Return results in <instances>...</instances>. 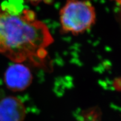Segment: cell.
I'll return each instance as SVG.
<instances>
[{
  "instance_id": "cell-2",
  "label": "cell",
  "mask_w": 121,
  "mask_h": 121,
  "mask_svg": "<svg viewBox=\"0 0 121 121\" xmlns=\"http://www.w3.org/2000/svg\"><path fill=\"white\" fill-rule=\"evenodd\" d=\"M59 15L61 31L66 34H82L96 21L95 9L90 0H67Z\"/></svg>"
},
{
  "instance_id": "cell-6",
  "label": "cell",
  "mask_w": 121,
  "mask_h": 121,
  "mask_svg": "<svg viewBox=\"0 0 121 121\" xmlns=\"http://www.w3.org/2000/svg\"><path fill=\"white\" fill-rule=\"evenodd\" d=\"M27 1H29V2L32 4H34V5H37L40 4V3L44 2L45 3V4H49L52 1V0H27Z\"/></svg>"
},
{
  "instance_id": "cell-4",
  "label": "cell",
  "mask_w": 121,
  "mask_h": 121,
  "mask_svg": "<svg viewBox=\"0 0 121 121\" xmlns=\"http://www.w3.org/2000/svg\"><path fill=\"white\" fill-rule=\"evenodd\" d=\"M26 112L23 102L17 97L9 96L0 100V121H22Z\"/></svg>"
},
{
  "instance_id": "cell-1",
  "label": "cell",
  "mask_w": 121,
  "mask_h": 121,
  "mask_svg": "<svg viewBox=\"0 0 121 121\" xmlns=\"http://www.w3.org/2000/svg\"><path fill=\"white\" fill-rule=\"evenodd\" d=\"M53 42L48 26L35 13L24 9L20 14L0 13V53L17 63L29 60L38 67L47 65V48Z\"/></svg>"
},
{
  "instance_id": "cell-3",
  "label": "cell",
  "mask_w": 121,
  "mask_h": 121,
  "mask_svg": "<svg viewBox=\"0 0 121 121\" xmlns=\"http://www.w3.org/2000/svg\"><path fill=\"white\" fill-rule=\"evenodd\" d=\"M32 81L31 71L22 63H13L9 66L4 72V84L9 90L13 91L19 92L25 90Z\"/></svg>"
},
{
  "instance_id": "cell-5",
  "label": "cell",
  "mask_w": 121,
  "mask_h": 121,
  "mask_svg": "<svg viewBox=\"0 0 121 121\" xmlns=\"http://www.w3.org/2000/svg\"><path fill=\"white\" fill-rule=\"evenodd\" d=\"M3 12L10 14H20L24 10L23 0H6L1 4Z\"/></svg>"
}]
</instances>
